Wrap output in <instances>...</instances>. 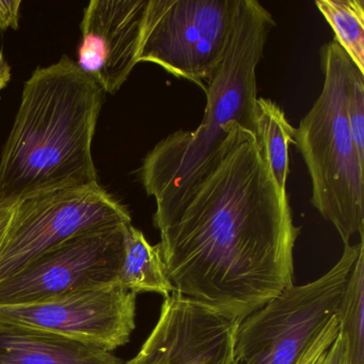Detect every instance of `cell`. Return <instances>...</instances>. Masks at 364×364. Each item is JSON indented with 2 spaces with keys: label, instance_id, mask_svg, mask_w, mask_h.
Wrapping results in <instances>:
<instances>
[{
  "label": "cell",
  "instance_id": "6da1fadb",
  "mask_svg": "<svg viewBox=\"0 0 364 364\" xmlns=\"http://www.w3.org/2000/svg\"><path fill=\"white\" fill-rule=\"evenodd\" d=\"M159 230L173 294L215 312L240 321L294 285L300 229L255 133L238 123Z\"/></svg>",
  "mask_w": 364,
  "mask_h": 364
},
{
  "label": "cell",
  "instance_id": "7a4b0ae2",
  "mask_svg": "<svg viewBox=\"0 0 364 364\" xmlns=\"http://www.w3.org/2000/svg\"><path fill=\"white\" fill-rule=\"evenodd\" d=\"M104 100L103 89L67 56L33 72L1 154L0 206L97 184L91 146Z\"/></svg>",
  "mask_w": 364,
  "mask_h": 364
},
{
  "label": "cell",
  "instance_id": "3957f363",
  "mask_svg": "<svg viewBox=\"0 0 364 364\" xmlns=\"http://www.w3.org/2000/svg\"><path fill=\"white\" fill-rule=\"evenodd\" d=\"M274 21L257 0H238L225 56L205 87L203 121L195 132L178 131L146 155L140 178L156 201L153 223L161 229L214 165L231 123L253 131L257 67Z\"/></svg>",
  "mask_w": 364,
  "mask_h": 364
},
{
  "label": "cell",
  "instance_id": "277c9868",
  "mask_svg": "<svg viewBox=\"0 0 364 364\" xmlns=\"http://www.w3.org/2000/svg\"><path fill=\"white\" fill-rule=\"evenodd\" d=\"M323 86L295 129L294 144L312 182L313 206L331 223L344 245L363 235L364 163L353 144L346 97L353 63L336 41L321 50Z\"/></svg>",
  "mask_w": 364,
  "mask_h": 364
},
{
  "label": "cell",
  "instance_id": "5b68a950",
  "mask_svg": "<svg viewBox=\"0 0 364 364\" xmlns=\"http://www.w3.org/2000/svg\"><path fill=\"white\" fill-rule=\"evenodd\" d=\"M364 248L346 244L317 280L289 287L240 321L231 364H314L338 334V312L349 272Z\"/></svg>",
  "mask_w": 364,
  "mask_h": 364
},
{
  "label": "cell",
  "instance_id": "8992f818",
  "mask_svg": "<svg viewBox=\"0 0 364 364\" xmlns=\"http://www.w3.org/2000/svg\"><path fill=\"white\" fill-rule=\"evenodd\" d=\"M238 0H148L137 61L204 89L223 61Z\"/></svg>",
  "mask_w": 364,
  "mask_h": 364
},
{
  "label": "cell",
  "instance_id": "52a82bcc",
  "mask_svg": "<svg viewBox=\"0 0 364 364\" xmlns=\"http://www.w3.org/2000/svg\"><path fill=\"white\" fill-rule=\"evenodd\" d=\"M132 225L129 210L99 184L22 200L0 247V281L46 251L82 234Z\"/></svg>",
  "mask_w": 364,
  "mask_h": 364
},
{
  "label": "cell",
  "instance_id": "ba28073f",
  "mask_svg": "<svg viewBox=\"0 0 364 364\" xmlns=\"http://www.w3.org/2000/svg\"><path fill=\"white\" fill-rule=\"evenodd\" d=\"M127 225L82 234L46 251L0 281V306L35 304L118 280Z\"/></svg>",
  "mask_w": 364,
  "mask_h": 364
},
{
  "label": "cell",
  "instance_id": "9c48e42d",
  "mask_svg": "<svg viewBox=\"0 0 364 364\" xmlns=\"http://www.w3.org/2000/svg\"><path fill=\"white\" fill-rule=\"evenodd\" d=\"M136 296L117 280L35 304L0 306V318L112 353L135 329Z\"/></svg>",
  "mask_w": 364,
  "mask_h": 364
},
{
  "label": "cell",
  "instance_id": "30bf717a",
  "mask_svg": "<svg viewBox=\"0 0 364 364\" xmlns=\"http://www.w3.org/2000/svg\"><path fill=\"white\" fill-rule=\"evenodd\" d=\"M148 0H92L85 9L78 68L114 95L137 65Z\"/></svg>",
  "mask_w": 364,
  "mask_h": 364
},
{
  "label": "cell",
  "instance_id": "8fae6325",
  "mask_svg": "<svg viewBox=\"0 0 364 364\" xmlns=\"http://www.w3.org/2000/svg\"><path fill=\"white\" fill-rule=\"evenodd\" d=\"M0 364H124L109 351L0 318Z\"/></svg>",
  "mask_w": 364,
  "mask_h": 364
},
{
  "label": "cell",
  "instance_id": "7c38bea8",
  "mask_svg": "<svg viewBox=\"0 0 364 364\" xmlns=\"http://www.w3.org/2000/svg\"><path fill=\"white\" fill-rule=\"evenodd\" d=\"M119 282L131 293H157L167 298L173 294L168 279L159 244L152 246L140 230L127 225L124 233V257Z\"/></svg>",
  "mask_w": 364,
  "mask_h": 364
},
{
  "label": "cell",
  "instance_id": "4fadbf2b",
  "mask_svg": "<svg viewBox=\"0 0 364 364\" xmlns=\"http://www.w3.org/2000/svg\"><path fill=\"white\" fill-rule=\"evenodd\" d=\"M253 131L279 191L287 196L289 146L294 144L295 129L278 104L261 97L255 103Z\"/></svg>",
  "mask_w": 364,
  "mask_h": 364
},
{
  "label": "cell",
  "instance_id": "5bb4252c",
  "mask_svg": "<svg viewBox=\"0 0 364 364\" xmlns=\"http://www.w3.org/2000/svg\"><path fill=\"white\" fill-rule=\"evenodd\" d=\"M338 321L344 364H364V248L349 272Z\"/></svg>",
  "mask_w": 364,
  "mask_h": 364
},
{
  "label": "cell",
  "instance_id": "9a60e30c",
  "mask_svg": "<svg viewBox=\"0 0 364 364\" xmlns=\"http://www.w3.org/2000/svg\"><path fill=\"white\" fill-rule=\"evenodd\" d=\"M315 5L331 26L334 41L364 74V0H317Z\"/></svg>",
  "mask_w": 364,
  "mask_h": 364
},
{
  "label": "cell",
  "instance_id": "2e32d148",
  "mask_svg": "<svg viewBox=\"0 0 364 364\" xmlns=\"http://www.w3.org/2000/svg\"><path fill=\"white\" fill-rule=\"evenodd\" d=\"M346 114L360 161L364 163V74L353 65L346 97Z\"/></svg>",
  "mask_w": 364,
  "mask_h": 364
},
{
  "label": "cell",
  "instance_id": "e0dca14e",
  "mask_svg": "<svg viewBox=\"0 0 364 364\" xmlns=\"http://www.w3.org/2000/svg\"><path fill=\"white\" fill-rule=\"evenodd\" d=\"M21 4V0H0V31H18Z\"/></svg>",
  "mask_w": 364,
  "mask_h": 364
},
{
  "label": "cell",
  "instance_id": "ac0fdd59",
  "mask_svg": "<svg viewBox=\"0 0 364 364\" xmlns=\"http://www.w3.org/2000/svg\"><path fill=\"white\" fill-rule=\"evenodd\" d=\"M316 364H344L342 344L338 334L331 346L317 360Z\"/></svg>",
  "mask_w": 364,
  "mask_h": 364
},
{
  "label": "cell",
  "instance_id": "d6986e66",
  "mask_svg": "<svg viewBox=\"0 0 364 364\" xmlns=\"http://www.w3.org/2000/svg\"><path fill=\"white\" fill-rule=\"evenodd\" d=\"M14 213V208H3V206H0V247H1L4 240H5V236L7 234L10 223H11Z\"/></svg>",
  "mask_w": 364,
  "mask_h": 364
},
{
  "label": "cell",
  "instance_id": "ffe728a7",
  "mask_svg": "<svg viewBox=\"0 0 364 364\" xmlns=\"http://www.w3.org/2000/svg\"><path fill=\"white\" fill-rule=\"evenodd\" d=\"M11 80V69L6 61L3 53H0V90H3Z\"/></svg>",
  "mask_w": 364,
  "mask_h": 364
},
{
  "label": "cell",
  "instance_id": "44dd1931",
  "mask_svg": "<svg viewBox=\"0 0 364 364\" xmlns=\"http://www.w3.org/2000/svg\"><path fill=\"white\" fill-rule=\"evenodd\" d=\"M136 358L138 359V363L139 364H152L150 361L146 359V358L142 357V355H137Z\"/></svg>",
  "mask_w": 364,
  "mask_h": 364
},
{
  "label": "cell",
  "instance_id": "7402d4cb",
  "mask_svg": "<svg viewBox=\"0 0 364 364\" xmlns=\"http://www.w3.org/2000/svg\"><path fill=\"white\" fill-rule=\"evenodd\" d=\"M124 364H139L138 363V359L137 358H133V359L131 360V361L127 362V363Z\"/></svg>",
  "mask_w": 364,
  "mask_h": 364
},
{
  "label": "cell",
  "instance_id": "603a6c76",
  "mask_svg": "<svg viewBox=\"0 0 364 364\" xmlns=\"http://www.w3.org/2000/svg\"><path fill=\"white\" fill-rule=\"evenodd\" d=\"M321 357H319V358H321ZM319 358H318V359H319ZM316 362H317V361H316ZM316 362H315V363H314V364H316Z\"/></svg>",
  "mask_w": 364,
  "mask_h": 364
}]
</instances>
